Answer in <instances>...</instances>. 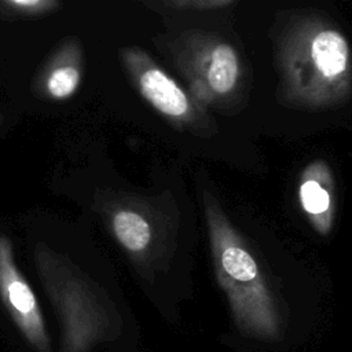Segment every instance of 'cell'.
<instances>
[{"mask_svg":"<svg viewBox=\"0 0 352 352\" xmlns=\"http://www.w3.org/2000/svg\"><path fill=\"white\" fill-rule=\"evenodd\" d=\"M280 91L305 109L344 102L352 91V54L344 34L318 16H302L279 44Z\"/></svg>","mask_w":352,"mask_h":352,"instance_id":"cell-1","label":"cell"},{"mask_svg":"<svg viewBox=\"0 0 352 352\" xmlns=\"http://www.w3.org/2000/svg\"><path fill=\"white\" fill-rule=\"evenodd\" d=\"M204 201L216 279L227 297L235 326L254 340H279L282 318L258 263L217 201L208 194Z\"/></svg>","mask_w":352,"mask_h":352,"instance_id":"cell-2","label":"cell"},{"mask_svg":"<svg viewBox=\"0 0 352 352\" xmlns=\"http://www.w3.org/2000/svg\"><path fill=\"white\" fill-rule=\"evenodd\" d=\"M175 62L198 103L214 104L234 95L241 62L232 45L205 32H186L177 41Z\"/></svg>","mask_w":352,"mask_h":352,"instance_id":"cell-3","label":"cell"},{"mask_svg":"<svg viewBox=\"0 0 352 352\" xmlns=\"http://www.w3.org/2000/svg\"><path fill=\"white\" fill-rule=\"evenodd\" d=\"M0 308L7 344L14 352H58L51 330L32 286L15 265L12 246L0 235Z\"/></svg>","mask_w":352,"mask_h":352,"instance_id":"cell-4","label":"cell"},{"mask_svg":"<svg viewBox=\"0 0 352 352\" xmlns=\"http://www.w3.org/2000/svg\"><path fill=\"white\" fill-rule=\"evenodd\" d=\"M126 63L143 98L164 117L180 126L194 125L198 107L186 91L144 52L131 50Z\"/></svg>","mask_w":352,"mask_h":352,"instance_id":"cell-5","label":"cell"},{"mask_svg":"<svg viewBox=\"0 0 352 352\" xmlns=\"http://www.w3.org/2000/svg\"><path fill=\"white\" fill-rule=\"evenodd\" d=\"M300 205L311 226L323 236L329 235L336 213V187L333 175L324 161L311 162L298 183Z\"/></svg>","mask_w":352,"mask_h":352,"instance_id":"cell-6","label":"cell"},{"mask_svg":"<svg viewBox=\"0 0 352 352\" xmlns=\"http://www.w3.org/2000/svg\"><path fill=\"white\" fill-rule=\"evenodd\" d=\"M113 232L122 248L131 253H143L151 245L153 227L136 210L121 209L113 216Z\"/></svg>","mask_w":352,"mask_h":352,"instance_id":"cell-7","label":"cell"},{"mask_svg":"<svg viewBox=\"0 0 352 352\" xmlns=\"http://www.w3.org/2000/svg\"><path fill=\"white\" fill-rule=\"evenodd\" d=\"M80 84V73L73 66L55 69L47 80V91L56 99H66L73 95Z\"/></svg>","mask_w":352,"mask_h":352,"instance_id":"cell-8","label":"cell"},{"mask_svg":"<svg viewBox=\"0 0 352 352\" xmlns=\"http://www.w3.org/2000/svg\"><path fill=\"white\" fill-rule=\"evenodd\" d=\"M231 0H176L169 3L176 8H195V10H212L231 6Z\"/></svg>","mask_w":352,"mask_h":352,"instance_id":"cell-9","label":"cell"},{"mask_svg":"<svg viewBox=\"0 0 352 352\" xmlns=\"http://www.w3.org/2000/svg\"><path fill=\"white\" fill-rule=\"evenodd\" d=\"M7 4L10 6H14V7H18V8H33L36 11H40V10H45V8H51V7H55L56 3L54 1H40V0H32V1H28V0H15V1H8Z\"/></svg>","mask_w":352,"mask_h":352,"instance_id":"cell-10","label":"cell"}]
</instances>
